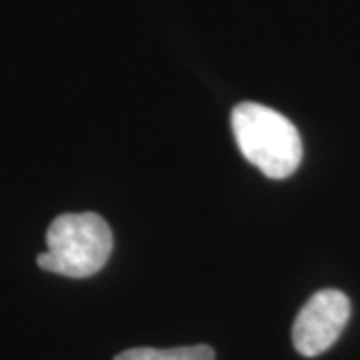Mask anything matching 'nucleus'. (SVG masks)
Returning <instances> with one entry per match:
<instances>
[{"mask_svg": "<svg viewBox=\"0 0 360 360\" xmlns=\"http://www.w3.org/2000/svg\"><path fill=\"white\" fill-rule=\"evenodd\" d=\"M232 130L243 156L264 176L286 179L300 167V134L281 112L264 104L240 103L232 110Z\"/></svg>", "mask_w": 360, "mask_h": 360, "instance_id": "nucleus-1", "label": "nucleus"}, {"mask_svg": "<svg viewBox=\"0 0 360 360\" xmlns=\"http://www.w3.org/2000/svg\"><path fill=\"white\" fill-rule=\"evenodd\" d=\"M112 252V232L96 212H68L52 220L46 232V252L39 266L70 278H89L106 264Z\"/></svg>", "mask_w": 360, "mask_h": 360, "instance_id": "nucleus-2", "label": "nucleus"}, {"mask_svg": "<svg viewBox=\"0 0 360 360\" xmlns=\"http://www.w3.org/2000/svg\"><path fill=\"white\" fill-rule=\"evenodd\" d=\"M350 319V300L345 292L324 288L309 298L292 326V342L302 356H319L335 345Z\"/></svg>", "mask_w": 360, "mask_h": 360, "instance_id": "nucleus-3", "label": "nucleus"}, {"mask_svg": "<svg viewBox=\"0 0 360 360\" xmlns=\"http://www.w3.org/2000/svg\"><path fill=\"white\" fill-rule=\"evenodd\" d=\"M115 360H214V350L206 345L167 348V350L142 347L124 350Z\"/></svg>", "mask_w": 360, "mask_h": 360, "instance_id": "nucleus-4", "label": "nucleus"}]
</instances>
